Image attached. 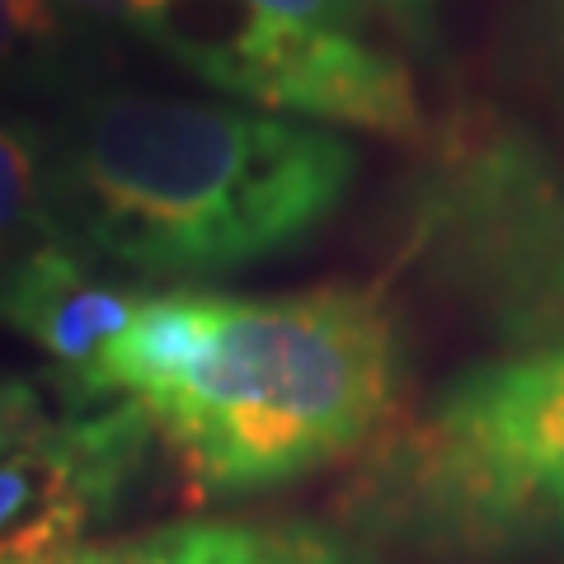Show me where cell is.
<instances>
[{
  "label": "cell",
  "instance_id": "6da1fadb",
  "mask_svg": "<svg viewBox=\"0 0 564 564\" xmlns=\"http://www.w3.org/2000/svg\"><path fill=\"white\" fill-rule=\"evenodd\" d=\"M358 151L325 122L174 95H104L47 137L52 226L141 278H212L306 245Z\"/></svg>",
  "mask_w": 564,
  "mask_h": 564
},
{
  "label": "cell",
  "instance_id": "7a4b0ae2",
  "mask_svg": "<svg viewBox=\"0 0 564 564\" xmlns=\"http://www.w3.org/2000/svg\"><path fill=\"white\" fill-rule=\"evenodd\" d=\"M395 391L400 329L377 292H217L203 344L137 410L203 494L240 499L367 447Z\"/></svg>",
  "mask_w": 564,
  "mask_h": 564
},
{
  "label": "cell",
  "instance_id": "3957f363",
  "mask_svg": "<svg viewBox=\"0 0 564 564\" xmlns=\"http://www.w3.org/2000/svg\"><path fill=\"white\" fill-rule=\"evenodd\" d=\"M362 513L437 545L564 541V348L456 377L367 470Z\"/></svg>",
  "mask_w": 564,
  "mask_h": 564
},
{
  "label": "cell",
  "instance_id": "277c9868",
  "mask_svg": "<svg viewBox=\"0 0 564 564\" xmlns=\"http://www.w3.org/2000/svg\"><path fill=\"white\" fill-rule=\"evenodd\" d=\"M250 109L325 128L414 132L419 99L362 33V0H174L161 43Z\"/></svg>",
  "mask_w": 564,
  "mask_h": 564
},
{
  "label": "cell",
  "instance_id": "5b68a950",
  "mask_svg": "<svg viewBox=\"0 0 564 564\" xmlns=\"http://www.w3.org/2000/svg\"><path fill=\"white\" fill-rule=\"evenodd\" d=\"M151 419L128 400L39 423L0 452V564H52L90 545L147 470Z\"/></svg>",
  "mask_w": 564,
  "mask_h": 564
},
{
  "label": "cell",
  "instance_id": "8992f818",
  "mask_svg": "<svg viewBox=\"0 0 564 564\" xmlns=\"http://www.w3.org/2000/svg\"><path fill=\"white\" fill-rule=\"evenodd\" d=\"M151 292L95 269L90 254L52 240L43 250L24 254L0 278V321L20 329L24 339L57 367L62 391L76 410H95L99 381L122 334L132 329L137 311Z\"/></svg>",
  "mask_w": 564,
  "mask_h": 564
},
{
  "label": "cell",
  "instance_id": "52a82bcc",
  "mask_svg": "<svg viewBox=\"0 0 564 564\" xmlns=\"http://www.w3.org/2000/svg\"><path fill=\"white\" fill-rule=\"evenodd\" d=\"M52 564H362V551L315 522L203 518L122 541H95Z\"/></svg>",
  "mask_w": 564,
  "mask_h": 564
},
{
  "label": "cell",
  "instance_id": "ba28073f",
  "mask_svg": "<svg viewBox=\"0 0 564 564\" xmlns=\"http://www.w3.org/2000/svg\"><path fill=\"white\" fill-rule=\"evenodd\" d=\"M52 240L62 236L52 226L47 137L24 118L0 113V278Z\"/></svg>",
  "mask_w": 564,
  "mask_h": 564
},
{
  "label": "cell",
  "instance_id": "9c48e42d",
  "mask_svg": "<svg viewBox=\"0 0 564 564\" xmlns=\"http://www.w3.org/2000/svg\"><path fill=\"white\" fill-rule=\"evenodd\" d=\"M57 39L52 0H0V70L24 66Z\"/></svg>",
  "mask_w": 564,
  "mask_h": 564
},
{
  "label": "cell",
  "instance_id": "30bf717a",
  "mask_svg": "<svg viewBox=\"0 0 564 564\" xmlns=\"http://www.w3.org/2000/svg\"><path fill=\"white\" fill-rule=\"evenodd\" d=\"M52 6H66L70 14H85V20L109 29H128L137 39L155 43L170 24L174 0H52Z\"/></svg>",
  "mask_w": 564,
  "mask_h": 564
},
{
  "label": "cell",
  "instance_id": "8fae6325",
  "mask_svg": "<svg viewBox=\"0 0 564 564\" xmlns=\"http://www.w3.org/2000/svg\"><path fill=\"white\" fill-rule=\"evenodd\" d=\"M39 423H47V404L39 386L29 377H0V452H10Z\"/></svg>",
  "mask_w": 564,
  "mask_h": 564
},
{
  "label": "cell",
  "instance_id": "7c38bea8",
  "mask_svg": "<svg viewBox=\"0 0 564 564\" xmlns=\"http://www.w3.org/2000/svg\"><path fill=\"white\" fill-rule=\"evenodd\" d=\"M381 6H391V10H400V14H423L433 6V0H381Z\"/></svg>",
  "mask_w": 564,
  "mask_h": 564
},
{
  "label": "cell",
  "instance_id": "4fadbf2b",
  "mask_svg": "<svg viewBox=\"0 0 564 564\" xmlns=\"http://www.w3.org/2000/svg\"><path fill=\"white\" fill-rule=\"evenodd\" d=\"M560 348H564V339H560Z\"/></svg>",
  "mask_w": 564,
  "mask_h": 564
}]
</instances>
